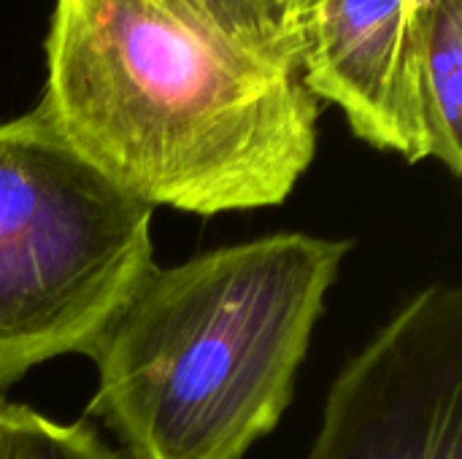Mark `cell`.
I'll return each mask as SVG.
<instances>
[{"instance_id": "cell-1", "label": "cell", "mask_w": 462, "mask_h": 459, "mask_svg": "<svg viewBox=\"0 0 462 459\" xmlns=\"http://www.w3.org/2000/svg\"><path fill=\"white\" fill-rule=\"evenodd\" d=\"M38 111L152 208L284 203L311 168L319 100L295 62L238 43L187 0H57Z\"/></svg>"}, {"instance_id": "cell-2", "label": "cell", "mask_w": 462, "mask_h": 459, "mask_svg": "<svg viewBox=\"0 0 462 459\" xmlns=\"http://www.w3.org/2000/svg\"><path fill=\"white\" fill-rule=\"evenodd\" d=\"M352 241L273 233L157 262L89 357L122 459H244L292 403Z\"/></svg>"}, {"instance_id": "cell-3", "label": "cell", "mask_w": 462, "mask_h": 459, "mask_svg": "<svg viewBox=\"0 0 462 459\" xmlns=\"http://www.w3.org/2000/svg\"><path fill=\"white\" fill-rule=\"evenodd\" d=\"M152 216L38 108L0 122V392L92 352L154 265Z\"/></svg>"}, {"instance_id": "cell-4", "label": "cell", "mask_w": 462, "mask_h": 459, "mask_svg": "<svg viewBox=\"0 0 462 459\" xmlns=\"http://www.w3.org/2000/svg\"><path fill=\"white\" fill-rule=\"evenodd\" d=\"M309 459H462V292H417L336 376Z\"/></svg>"}, {"instance_id": "cell-5", "label": "cell", "mask_w": 462, "mask_h": 459, "mask_svg": "<svg viewBox=\"0 0 462 459\" xmlns=\"http://www.w3.org/2000/svg\"><path fill=\"white\" fill-rule=\"evenodd\" d=\"M422 0H284L282 24L306 89L379 151L422 162L414 62Z\"/></svg>"}, {"instance_id": "cell-6", "label": "cell", "mask_w": 462, "mask_h": 459, "mask_svg": "<svg viewBox=\"0 0 462 459\" xmlns=\"http://www.w3.org/2000/svg\"><path fill=\"white\" fill-rule=\"evenodd\" d=\"M414 111L425 160L462 176V0H422Z\"/></svg>"}, {"instance_id": "cell-7", "label": "cell", "mask_w": 462, "mask_h": 459, "mask_svg": "<svg viewBox=\"0 0 462 459\" xmlns=\"http://www.w3.org/2000/svg\"><path fill=\"white\" fill-rule=\"evenodd\" d=\"M0 459H122L87 422L62 425L0 398Z\"/></svg>"}, {"instance_id": "cell-8", "label": "cell", "mask_w": 462, "mask_h": 459, "mask_svg": "<svg viewBox=\"0 0 462 459\" xmlns=\"http://www.w3.org/2000/svg\"><path fill=\"white\" fill-rule=\"evenodd\" d=\"M222 32L244 46L298 65L295 49L282 27L273 0H187ZM300 70V68H298Z\"/></svg>"}, {"instance_id": "cell-9", "label": "cell", "mask_w": 462, "mask_h": 459, "mask_svg": "<svg viewBox=\"0 0 462 459\" xmlns=\"http://www.w3.org/2000/svg\"><path fill=\"white\" fill-rule=\"evenodd\" d=\"M273 5H276V11H279V19H282V5H284V0H273ZM284 27V24H282Z\"/></svg>"}]
</instances>
